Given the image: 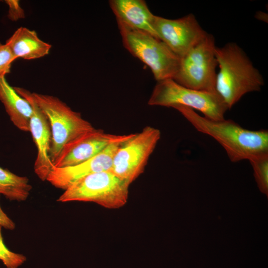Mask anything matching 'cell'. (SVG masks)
Returning <instances> with one entry per match:
<instances>
[{"mask_svg":"<svg viewBox=\"0 0 268 268\" xmlns=\"http://www.w3.org/2000/svg\"><path fill=\"white\" fill-rule=\"evenodd\" d=\"M255 177L261 191L267 194L268 190V153L257 155L250 160Z\"/></svg>","mask_w":268,"mask_h":268,"instance_id":"e0dca14e","label":"cell"},{"mask_svg":"<svg viewBox=\"0 0 268 268\" xmlns=\"http://www.w3.org/2000/svg\"><path fill=\"white\" fill-rule=\"evenodd\" d=\"M109 3L117 20L158 38L153 26L155 15L144 0H111Z\"/></svg>","mask_w":268,"mask_h":268,"instance_id":"4fadbf2b","label":"cell"},{"mask_svg":"<svg viewBox=\"0 0 268 268\" xmlns=\"http://www.w3.org/2000/svg\"><path fill=\"white\" fill-rule=\"evenodd\" d=\"M32 186L29 179L0 167V195L10 201H25L30 195Z\"/></svg>","mask_w":268,"mask_h":268,"instance_id":"2e32d148","label":"cell"},{"mask_svg":"<svg viewBox=\"0 0 268 268\" xmlns=\"http://www.w3.org/2000/svg\"><path fill=\"white\" fill-rule=\"evenodd\" d=\"M133 134H114L94 128L66 144L53 163L54 167L64 168L83 162L99 154L109 145L128 139Z\"/></svg>","mask_w":268,"mask_h":268,"instance_id":"30bf717a","label":"cell"},{"mask_svg":"<svg viewBox=\"0 0 268 268\" xmlns=\"http://www.w3.org/2000/svg\"><path fill=\"white\" fill-rule=\"evenodd\" d=\"M153 26L158 38L180 58L207 34L192 13L176 19L155 15Z\"/></svg>","mask_w":268,"mask_h":268,"instance_id":"9c48e42d","label":"cell"},{"mask_svg":"<svg viewBox=\"0 0 268 268\" xmlns=\"http://www.w3.org/2000/svg\"><path fill=\"white\" fill-rule=\"evenodd\" d=\"M16 59L8 46L0 42V77L10 72L11 64Z\"/></svg>","mask_w":268,"mask_h":268,"instance_id":"d6986e66","label":"cell"},{"mask_svg":"<svg viewBox=\"0 0 268 268\" xmlns=\"http://www.w3.org/2000/svg\"><path fill=\"white\" fill-rule=\"evenodd\" d=\"M6 44L17 59L34 60L48 54L52 46L42 40L34 30L20 27L6 41Z\"/></svg>","mask_w":268,"mask_h":268,"instance_id":"5bb4252c","label":"cell"},{"mask_svg":"<svg viewBox=\"0 0 268 268\" xmlns=\"http://www.w3.org/2000/svg\"><path fill=\"white\" fill-rule=\"evenodd\" d=\"M0 100L13 124L20 131L29 132L32 107L10 85L5 77H0Z\"/></svg>","mask_w":268,"mask_h":268,"instance_id":"9a60e30c","label":"cell"},{"mask_svg":"<svg viewBox=\"0 0 268 268\" xmlns=\"http://www.w3.org/2000/svg\"><path fill=\"white\" fill-rule=\"evenodd\" d=\"M150 106L173 107L181 105L200 111L213 120L224 119L228 109L216 91H206L184 87L172 79L157 81L148 101Z\"/></svg>","mask_w":268,"mask_h":268,"instance_id":"5b68a950","label":"cell"},{"mask_svg":"<svg viewBox=\"0 0 268 268\" xmlns=\"http://www.w3.org/2000/svg\"><path fill=\"white\" fill-rule=\"evenodd\" d=\"M124 47L151 69L155 79H173L178 71L180 58L161 40L144 31L118 21Z\"/></svg>","mask_w":268,"mask_h":268,"instance_id":"3957f363","label":"cell"},{"mask_svg":"<svg viewBox=\"0 0 268 268\" xmlns=\"http://www.w3.org/2000/svg\"><path fill=\"white\" fill-rule=\"evenodd\" d=\"M0 260L2 262L6 268H18L26 260V258L24 255L12 252L6 247L3 241L0 226Z\"/></svg>","mask_w":268,"mask_h":268,"instance_id":"ac0fdd59","label":"cell"},{"mask_svg":"<svg viewBox=\"0 0 268 268\" xmlns=\"http://www.w3.org/2000/svg\"><path fill=\"white\" fill-rule=\"evenodd\" d=\"M127 140L114 143L94 157L78 164L64 168L54 167L47 181L54 187L65 190L87 175L110 170L116 151Z\"/></svg>","mask_w":268,"mask_h":268,"instance_id":"7c38bea8","label":"cell"},{"mask_svg":"<svg viewBox=\"0 0 268 268\" xmlns=\"http://www.w3.org/2000/svg\"><path fill=\"white\" fill-rule=\"evenodd\" d=\"M160 136V131L150 126L134 134L116 151L110 170L130 185L143 172Z\"/></svg>","mask_w":268,"mask_h":268,"instance_id":"ba28073f","label":"cell"},{"mask_svg":"<svg viewBox=\"0 0 268 268\" xmlns=\"http://www.w3.org/2000/svg\"><path fill=\"white\" fill-rule=\"evenodd\" d=\"M0 226L5 229L13 230L15 227L14 222L2 210L0 206Z\"/></svg>","mask_w":268,"mask_h":268,"instance_id":"44dd1931","label":"cell"},{"mask_svg":"<svg viewBox=\"0 0 268 268\" xmlns=\"http://www.w3.org/2000/svg\"><path fill=\"white\" fill-rule=\"evenodd\" d=\"M130 185L110 170L87 175L68 187L58 201H90L109 209H117L127 202Z\"/></svg>","mask_w":268,"mask_h":268,"instance_id":"277c9868","label":"cell"},{"mask_svg":"<svg viewBox=\"0 0 268 268\" xmlns=\"http://www.w3.org/2000/svg\"><path fill=\"white\" fill-rule=\"evenodd\" d=\"M215 55L219 68L215 90L228 109L245 94L261 90L264 84L262 75L236 43L216 47Z\"/></svg>","mask_w":268,"mask_h":268,"instance_id":"7a4b0ae2","label":"cell"},{"mask_svg":"<svg viewBox=\"0 0 268 268\" xmlns=\"http://www.w3.org/2000/svg\"><path fill=\"white\" fill-rule=\"evenodd\" d=\"M214 38L207 33L198 44L181 57L177 72L172 79L184 87L214 91L217 62Z\"/></svg>","mask_w":268,"mask_h":268,"instance_id":"52a82bcc","label":"cell"},{"mask_svg":"<svg viewBox=\"0 0 268 268\" xmlns=\"http://www.w3.org/2000/svg\"><path fill=\"white\" fill-rule=\"evenodd\" d=\"M13 87L18 94L25 99L32 107L29 132L31 133L37 149L34 170L41 180L47 181L49 174L54 167L50 157L52 132L49 121L44 112L35 102L32 92L22 87Z\"/></svg>","mask_w":268,"mask_h":268,"instance_id":"8fae6325","label":"cell"},{"mask_svg":"<svg viewBox=\"0 0 268 268\" xmlns=\"http://www.w3.org/2000/svg\"><path fill=\"white\" fill-rule=\"evenodd\" d=\"M198 132L213 138L224 149L230 160L239 162L268 153V131L249 130L231 120H213L186 106L173 107Z\"/></svg>","mask_w":268,"mask_h":268,"instance_id":"6da1fadb","label":"cell"},{"mask_svg":"<svg viewBox=\"0 0 268 268\" xmlns=\"http://www.w3.org/2000/svg\"><path fill=\"white\" fill-rule=\"evenodd\" d=\"M32 95L50 123L52 132L50 157L53 164L66 144L94 128L79 113L73 111L58 97L35 92Z\"/></svg>","mask_w":268,"mask_h":268,"instance_id":"8992f818","label":"cell"},{"mask_svg":"<svg viewBox=\"0 0 268 268\" xmlns=\"http://www.w3.org/2000/svg\"><path fill=\"white\" fill-rule=\"evenodd\" d=\"M8 6V17L12 21H17L25 17L23 9L19 4V0H6L5 1Z\"/></svg>","mask_w":268,"mask_h":268,"instance_id":"ffe728a7","label":"cell"}]
</instances>
